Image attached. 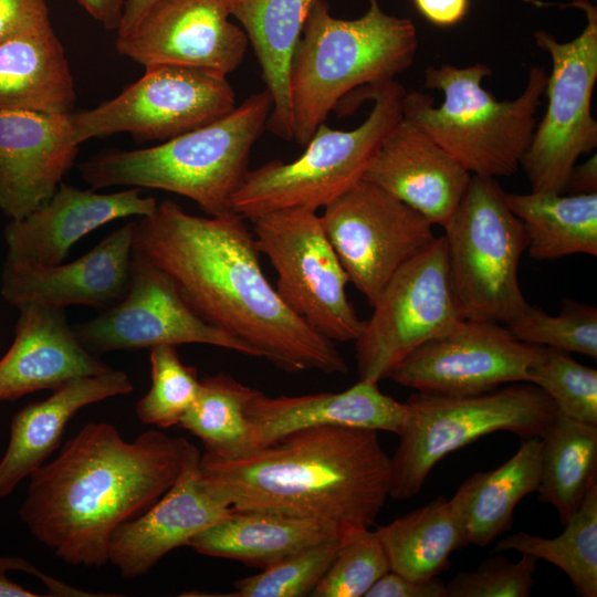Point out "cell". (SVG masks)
Here are the masks:
<instances>
[{
	"mask_svg": "<svg viewBox=\"0 0 597 597\" xmlns=\"http://www.w3.org/2000/svg\"><path fill=\"white\" fill-rule=\"evenodd\" d=\"M245 219L190 214L166 199L136 221L134 250L165 272L208 324L286 373L346 374L335 342L295 315L266 279Z\"/></svg>",
	"mask_w": 597,
	"mask_h": 597,
	"instance_id": "1",
	"label": "cell"
},
{
	"mask_svg": "<svg viewBox=\"0 0 597 597\" xmlns=\"http://www.w3.org/2000/svg\"><path fill=\"white\" fill-rule=\"evenodd\" d=\"M188 442L155 429L127 441L112 423L88 422L29 476L19 516L64 563L102 567L115 530L174 484Z\"/></svg>",
	"mask_w": 597,
	"mask_h": 597,
	"instance_id": "2",
	"label": "cell"
},
{
	"mask_svg": "<svg viewBox=\"0 0 597 597\" xmlns=\"http://www.w3.org/2000/svg\"><path fill=\"white\" fill-rule=\"evenodd\" d=\"M200 470L233 510L318 520L344 533L374 525L390 489L378 431L342 426L297 430L238 458L203 452Z\"/></svg>",
	"mask_w": 597,
	"mask_h": 597,
	"instance_id": "3",
	"label": "cell"
},
{
	"mask_svg": "<svg viewBox=\"0 0 597 597\" xmlns=\"http://www.w3.org/2000/svg\"><path fill=\"white\" fill-rule=\"evenodd\" d=\"M272 105L264 88L222 117L160 145L101 151L78 164L80 175L94 190L158 189L195 201L209 217L230 214L234 212L233 196L250 170L252 147L266 128Z\"/></svg>",
	"mask_w": 597,
	"mask_h": 597,
	"instance_id": "4",
	"label": "cell"
},
{
	"mask_svg": "<svg viewBox=\"0 0 597 597\" xmlns=\"http://www.w3.org/2000/svg\"><path fill=\"white\" fill-rule=\"evenodd\" d=\"M417 48L413 22L386 13L378 0L354 20L333 17L328 3L317 0L291 63L293 139L305 146L353 90L395 80L412 64Z\"/></svg>",
	"mask_w": 597,
	"mask_h": 597,
	"instance_id": "5",
	"label": "cell"
},
{
	"mask_svg": "<svg viewBox=\"0 0 597 597\" xmlns=\"http://www.w3.org/2000/svg\"><path fill=\"white\" fill-rule=\"evenodd\" d=\"M492 74L483 63L463 67L449 63L429 66L425 87L440 91L443 102L434 106L431 95L405 93L402 117L432 138L471 175L511 176L517 171L537 124L536 112L547 73L531 66L526 86L514 100H496L483 88Z\"/></svg>",
	"mask_w": 597,
	"mask_h": 597,
	"instance_id": "6",
	"label": "cell"
},
{
	"mask_svg": "<svg viewBox=\"0 0 597 597\" xmlns=\"http://www.w3.org/2000/svg\"><path fill=\"white\" fill-rule=\"evenodd\" d=\"M399 444L390 457L389 496L419 493L447 454L496 431L541 437L557 413L552 399L531 383L471 395L416 392L405 402Z\"/></svg>",
	"mask_w": 597,
	"mask_h": 597,
	"instance_id": "7",
	"label": "cell"
},
{
	"mask_svg": "<svg viewBox=\"0 0 597 597\" xmlns=\"http://www.w3.org/2000/svg\"><path fill=\"white\" fill-rule=\"evenodd\" d=\"M406 90L395 80L369 85L373 108L350 130L321 124L296 159H275L249 170L232 199L244 219L286 208L317 210L364 178L387 134L402 118Z\"/></svg>",
	"mask_w": 597,
	"mask_h": 597,
	"instance_id": "8",
	"label": "cell"
},
{
	"mask_svg": "<svg viewBox=\"0 0 597 597\" xmlns=\"http://www.w3.org/2000/svg\"><path fill=\"white\" fill-rule=\"evenodd\" d=\"M444 230L450 283L462 317L509 324L528 305L517 277L526 237L495 178L471 176Z\"/></svg>",
	"mask_w": 597,
	"mask_h": 597,
	"instance_id": "9",
	"label": "cell"
},
{
	"mask_svg": "<svg viewBox=\"0 0 597 597\" xmlns=\"http://www.w3.org/2000/svg\"><path fill=\"white\" fill-rule=\"evenodd\" d=\"M261 254L276 272L282 302L333 342H355L364 322L346 294L349 277L316 210L296 207L251 219Z\"/></svg>",
	"mask_w": 597,
	"mask_h": 597,
	"instance_id": "10",
	"label": "cell"
},
{
	"mask_svg": "<svg viewBox=\"0 0 597 597\" xmlns=\"http://www.w3.org/2000/svg\"><path fill=\"white\" fill-rule=\"evenodd\" d=\"M567 7H576L586 15L578 36L559 42L546 31L534 33L536 45L552 60L544 91L547 108L521 163L534 192L563 193L578 158L597 146V122L591 115L597 81V9L588 0H575Z\"/></svg>",
	"mask_w": 597,
	"mask_h": 597,
	"instance_id": "11",
	"label": "cell"
},
{
	"mask_svg": "<svg viewBox=\"0 0 597 597\" xmlns=\"http://www.w3.org/2000/svg\"><path fill=\"white\" fill-rule=\"evenodd\" d=\"M117 96L70 115L77 144L129 133L140 142L168 140L231 112L235 93L227 76L178 66L153 65Z\"/></svg>",
	"mask_w": 597,
	"mask_h": 597,
	"instance_id": "12",
	"label": "cell"
},
{
	"mask_svg": "<svg viewBox=\"0 0 597 597\" xmlns=\"http://www.w3.org/2000/svg\"><path fill=\"white\" fill-rule=\"evenodd\" d=\"M355 341L359 379L388 377L401 359L462 320L447 264L444 237L406 262L375 303Z\"/></svg>",
	"mask_w": 597,
	"mask_h": 597,
	"instance_id": "13",
	"label": "cell"
},
{
	"mask_svg": "<svg viewBox=\"0 0 597 597\" xmlns=\"http://www.w3.org/2000/svg\"><path fill=\"white\" fill-rule=\"evenodd\" d=\"M321 221L370 306L397 270L437 239L425 217L365 179L328 203Z\"/></svg>",
	"mask_w": 597,
	"mask_h": 597,
	"instance_id": "14",
	"label": "cell"
},
{
	"mask_svg": "<svg viewBox=\"0 0 597 597\" xmlns=\"http://www.w3.org/2000/svg\"><path fill=\"white\" fill-rule=\"evenodd\" d=\"M73 331L92 354L203 344L259 357L241 339L205 322L170 277L135 250L125 296L98 316L73 326Z\"/></svg>",
	"mask_w": 597,
	"mask_h": 597,
	"instance_id": "15",
	"label": "cell"
},
{
	"mask_svg": "<svg viewBox=\"0 0 597 597\" xmlns=\"http://www.w3.org/2000/svg\"><path fill=\"white\" fill-rule=\"evenodd\" d=\"M544 348L519 341L499 323L462 318L412 350L387 378L421 394H479L528 383Z\"/></svg>",
	"mask_w": 597,
	"mask_h": 597,
	"instance_id": "16",
	"label": "cell"
},
{
	"mask_svg": "<svg viewBox=\"0 0 597 597\" xmlns=\"http://www.w3.org/2000/svg\"><path fill=\"white\" fill-rule=\"evenodd\" d=\"M231 17V0H157L115 46L145 67L178 65L227 76L249 44Z\"/></svg>",
	"mask_w": 597,
	"mask_h": 597,
	"instance_id": "17",
	"label": "cell"
},
{
	"mask_svg": "<svg viewBox=\"0 0 597 597\" xmlns=\"http://www.w3.org/2000/svg\"><path fill=\"white\" fill-rule=\"evenodd\" d=\"M201 451L188 442L174 484L144 513L123 523L108 545V563L132 579L146 575L171 551L187 546L201 531L227 516L232 507L206 485Z\"/></svg>",
	"mask_w": 597,
	"mask_h": 597,
	"instance_id": "18",
	"label": "cell"
},
{
	"mask_svg": "<svg viewBox=\"0 0 597 597\" xmlns=\"http://www.w3.org/2000/svg\"><path fill=\"white\" fill-rule=\"evenodd\" d=\"M135 226L134 220L124 223L70 263L44 266L4 261L3 298L17 308L84 305L104 311L114 306L128 289Z\"/></svg>",
	"mask_w": 597,
	"mask_h": 597,
	"instance_id": "19",
	"label": "cell"
},
{
	"mask_svg": "<svg viewBox=\"0 0 597 597\" xmlns=\"http://www.w3.org/2000/svg\"><path fill=\"white\" fill-rule=\"evenodd\" d=\"M70 115L0 111V210L11 219L45 203L74 166Z\"/></svg>",
	"mask_w": 597,
	"mask_h": 597,
	"instance_id": "20",
	"label": "cell"
},
{
	"mask_svg": "<svg viewBox=\"0 0 597 597\" xmlns=\"http://www.w3.org/2000/svg\"><path fill=\"white\" fill-rule=\"evenodd\" d=\"M157 203L136 187L101 193L61 182L45 203L6 226V261L44 266L63 263L71 248L90 232L117 219L149 216Z\"/></svg>",
	"mask_w": 597,
	"mask_h": 597,
	"instance_id": "21",
	"label": "cell"
},
{
	"mask_svg": "<svg viewBox=\"0 0 597 597\" xmlns=\"http://www.w3.org/2000/svg\"><path fill=\"white\" fill-rule=\"evenodd\" d=\"M471 174L404 117L381 142L364 178L442 228L460 205Z\"/></svg>",
	"mask_w": 597,
	"mask_h": 597,
	"instance_id": "22",
	"label": "cell"
},
{
	"mask_svg": "<svg viewBox=\"0 0 597 597\" xmlns=\"http://www.w3.org/2000/svg\"><path fill=\"white\" fill-rule=\"evenodd\" d=\"M245 416L255 450L294 431L322 426L398 434L406 418V407L381 392L378 383L359 379L341 392L271 397L254 389L245 406Z\"/></svg>",
	"mask_w": 597,
	"mask_h": 597,
	"instance_id": "23",
	"label": "cell"
},
{
	"mask_svg": "<svg viewBox=\"0 0 597 597\" xmlns=\"http://www.w3.org/2000/svg\"><path fill=\"white\" fill-rule=\"evenodd\" d=\"M18 310L13 343L0 359V401L109 369L78 342L65 310L35 304Z\"/></svg>",
	"mask_w": 597,
	"mask_h": 597,
	"instance_id": "24",
	"label": "cell"
},
{
	"mask_svg": "<svg viewBox=\"0 0 597 597\" xmlns=\"http://www.w3.org/2000/svg\"><path fill=\"white\" fill-rule=\"evenodd\" d=\"M133 383L122 370L82 376L52 390L51 396L21 408L12 418L10 438L0 461V498L45 463L60 446L67 422L82 408L132 392Z\"/></svg>",
	"mask_w": 597,
	"mask_h": 597,
	"instance_id": "25",
	"label": "cell"
},
{
	"mask_svg": "<svg viewBox=\"0 0 597 597\" xmlns=\"http://www.w3.org/2000/svg\"><path fill=\"white\" fill-rule=\"evenodd\" d=\"M347 534L318 520L232 509L222 520L195 535L187 546L202 555L264 569L301 549Z\"/></svg>",
	"mask_w": 597,
	"mask_h": 597,
	"instance_id": "26",
	"label": "cell"
},
{
	"mask_svg": "<svg viewBox=\"0 0 597 597\" xmlns=\"http://www.w3.org/2000/svg\"><path fill=\"white\" fill-rule=\"evenodd\" d=\"M317 0H231V15L244 30L272 97L266 127L292 140L291 63L306 18Z\"/></svg>",
	"mask_w": 597,
	"mask_h": 597,
	"instance_id": "27",
	"label": "cell"
},
{
	"mask_svg": "<svg viewBox=\"0 0 597 597\" xmlns=\"http://www.w3.org/2000/svg\"><path fill=\"white\" fill-rule=\"evenodd\" d=\"M76 93L52 25L0 43V111L74 112Z\"/></svg>",
	"mask_w": 597,
	"mask_h": 597,
	"instance_id": "28",
	"label": "cell"
},
{
	"mask_svg": "<svg viewBox=\"0 0 597 597\" xmlns=\"http://www.w3.org/2000/svg\"><path fill=\"white\" fill-rule=\"evenodd\" d=\"M541 465V437L523 438L505 463L461 483L449 501L465 546L489 545L511 526L519 502L538 488Z\"/></svg>",
	"mask_w": 597,
	"mask_h": 597,
	"instance_id": "29",
	"label": "cell"
},
{
	"mask_svg": "<svg viewBox=\"0 0 597 597\" xmlns=\"http://www.w3.org/2000/svg\"><path fill=\"white\" fill-rule=\"evenodd\" d=\"M504 199L523 226L531 258L543 261L579 253L597 255V192L564 196L504 191Z\"/></svg>",
	"mask_w": 597,
	"mask_h": 597,
	"instance_id": "30",
	"label": "cell"
},
{
	"mask_svg": "<svg viewBox=\"0 0 597 597\" xmlns=\"http://www.w3.org/2000/svg\"><path fill=\"white\" fill-rule=\"evenodd\" d=\"M390 570L413 582L438 576L450 567V555L465 546L450 501L440 495L375 531Z\"/></svg>",
	"mask_w": 597,
	"mask_h": 597,
	"instance_id": "31",
	"label": "cell"
},
{
	"mask_svg": "<svg viewBox=\"0 0 597 597\" xmlns=\"http://www.w3.org/2000/svg\"><path fill=\"white\" fill-rule=\"evenodd\" d=\"M542 440L538 500L552 505L565 525L578 510L590 482L597 479V426L559 412Z\"/></svg>",
	"mask_w": 597,
	"mask_h": 597,
	"instance_id": "32",
	"label": "cell"
},
{
	"mask_svg": "<svg viewBox=\"0 0 597 597\" xmlns=\"http://www.w3.org/2000/svg\"><path fill=\"white\" fill-rule=\"evenodd\" d=\"M496 552L516 551L561 568L579 596H597V479L593 480L574 515L556 537L520 531L498 542Z\"/></svg>",
	"mask_w": 597,
	"mask_h": 597,
	"instance_id": "33",
	"label": "cell"
},
{
	"mask_svg": "<svg viewBox=\"0 0 597 597\" xmlns=\"http://www.w3.org/2000/svg\"><path fill=\"white\" fill-rule=\"evenodd\" d=\"M253 391L226 374L205 377L178 426L199 438L212 455L229 459L250 453L254 448L245 406Z\"/></svg>",
	"mask_w": 597,
	"mask_h": 597,
	"instance_id": "34",
	"label": "cell"
},
{
	"mask_svg": "<svg viewBox=\"0 0 597 597\" xmlns=\"http://www.w3.org/2000/svg\"><path fill=\"white\" fill-rule=\"evenodd\" d=\"M149 350L151 385L136 404V416L158 428L178 426L196 401L201 379L195 367L181 362L176 346L159 345Z\"/></svg>",
	"mask_w": 597,
	"mask_h": 597,
	"instance_id": "35",
	"label": "cell"
},
{
	"mask_svg": "<svg viewBox=\"0 0 597 597\" xmlns=\"http://www.w3.org/2000/svg\"><path fill=\"white\" fill-rule=\"evenodd\" d=\"M521 342L597 357V308L565 300L558 315L527 305L505 325Z\"/></svg>",
	"mask_w": 597,
	"mask_h": 597,
	"instance_id": "36",
	"label": "cell"
},
{
	"mask_svg": "<svg viewBox=\"0 0 597 597\" xmlns=\"http://www.w3.org/2000/svg\"><path fill=\"white\" fill-rule=\"evenodd\" d=\"M528 383L540 387L557 412L597 426V370L576 362L567 352L545 347L532 367Z\"/></svg>",
	"mask_w": 597,
	"mask_h": 597,
	"instance_id": "37",
	"label": "cell"
},
{
	"mask_svg": "<svg viewBox=\"0 0 597 597\" xmlns=\"http://www.w3.org/2000/svg\"><path fill=\"white\" fill-rule=\"evenodd\" d=\"M390 565L375 531L358 528L345 535L329 567L313 589L314 597H364Z\"/></svg>",
	"mask_w": 597,
	"mask_h": 597,
	"instance_id": "38",
	"label": "cell"
},
{
	"mask_svg": "<svg viewBox=\"0 0 597 597\" xmlns=\"http://www.w3.org/2000/svg\"><path fill=\"white\" fill-rule=\"evenodd\" d=\"M345 537V536H344ZM344 537L326 541L301 549L261 573L234 583V597H302L316 587Z\"/></svg>",
	"mask_w": 597,
	"mask_h": 597,
	"instance_id": "39",
	"label": "cell"
},
{
	"mask_svg": "<svg viewBox=\"0 0 597 597\" xmlns=\"http://www.w3.org/2000/svg\"><path fill=\"white\" fill-rule=\"evenodd\" d=\"M537 559L522 554L517 562L503 555L484 559L475 569L458 573L447 584V597H527Z\"/></svg>",
	"mask_w": 597,
	"mask_h": 597,
	"instance_id": "40",
	"label": "cell"
},
{
	"mask_svg": "<svg viewBox=\"0 0 597 597\" xmlns=\"http://www.w3.org/2000/svg\"><path fill=\"white\" fill-rule=\"evenodd\" d=\"M49 27L45 0H0V43Z\"/></svg>",
	"mask_w": 597,
	"mask_h": 597,
	"instance_id": "41",
	"label": "cell"
},
{
	"mask_svg": "<svg viewBox=\"0 0 597 597\" xmlns=\"http://www.w3.org/2000/svg\"><path fill=\"white\" fill-rule=\"evenodd\" d=\"M364 597H447V586L438 576L423 582H413L389 570Z\"/></svg>",
	"mask_w": 597,
	"mask_h": 597,
	"instance_id": "42",
	"label": "cell"
},
{
	"mask_svg": "<svg viewBox=\"0 0 597 597\" xmlns=\"http://www.w3.org/2000/svg\"><path fill=\"white\" fill-rule=\"evenodd\" d=\"M417 10L429 22L450 27L460 22L469 9V0H413Z\"/></svg>",
	"mask_w": 597,
	"mask_h": 597,
	"instance_id": "43",
	"label": "cell"
},
{
	"mask_svg": "<svg viewBox=\"0 0 597 597\" xmlns=\"http://www.w3.org/2000/svg\"><path fill=\"white\" fill-rule=\"evenodd\" d=\"M81 7L106 30L117 31L126 0H77Z\"/></svg>",
	"mask_w": 597,
	"mask_h": 597,
	"instance_id": "44",
	"label": "cell"
},
{
	"mask_svg": "<svg viewBox=\"0 0 597 597\" xmlns=\"http://www.w3.org/2000/svg\"><path fill=\"white\" fill-rule=\"evenodd\" d=\"M569 195L597 192V156L587 159L584 164L575 165L572 169L564 191Z\"/></svg>",
	"mask_w": 597,
	"mask_h": 597,
	"instance_id": "45",
	"label": "cell"
},
{
	"mask_svg": "<svg viewBox=\"0 0 597 597\" xmlns=\"http://www.w3.org/2000/svg\"><path fill=\"white\" fill-rule=\"evenodd\" d=\"M0 569L3 572L11 569H20L27 573L34 574L39 578L45 580L51 593H54L55 596H95L94 594H85V591L74 588L72 586L65 585L59 580L52 578H45L42 573L38 572L33 566L28 562L18 557H0Z\"/></svg>",
	"mask_w": 597,
	"mask_h": 597,
	"instance_id": "46",
	"label": "cell"
},
{
	"mask_svg": "<svg viewBox=\"0 0 597 597\" xmlns=\"http://www.w3.org/2000/svg\"><path fill=\"white\" fill-rule=\"evenodd\" d=\"M157 0H126L117 36L129 33Z\"/></svg>",
	"mask_w": 597,
	"mask_h": 597,
	"instance_id": "47",
	"label": "cell"
},
{
	"mask_svg": "<svg viewBox=\"0 0 597 597\" xmlns=\"http://www.w3.org/2000/svg\"><path fill=\"white\" fill-rule=\"evenodd\" d=\"M38 594L22 587L18 583L11 580L6 575V572L0 569V597H36Z\"/></svg>",
	"mask_w": 597,
	"mask_h": 597,
	"instance_id": "48",
	"label": "cell"
},
{
	"mask_svg": "<svg viewBox=\"0 0 597 597\" xmlns=\"http://www.w3.org/2000/svg\"><path fill=\"white\" fill-rule=\"evenodd\" d=\"M524 2H527V3H533V4H536V6H541V2L537 1V0H522Z\"/></svg>",
	"mask_w": 597,
	"mask_h": 597,
	"instance_id": "49",
	"label": "cell"
}]
</instances>
